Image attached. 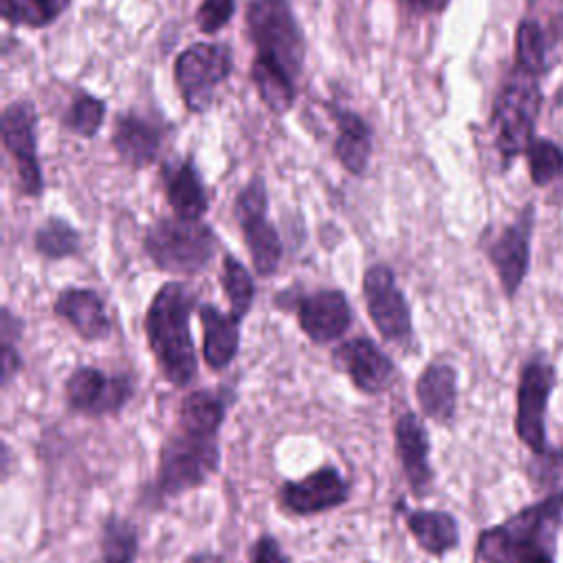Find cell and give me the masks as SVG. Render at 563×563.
<instances>
[{
	"mask_svg": "<svg viewBox=\"0 0 563 563\" xmlns=\"http://www.w3.org/2000/svg\"><path fill=\"white\" fill-rule=\"evenodd\" d=\"M198 306V295L187 282L169 279L156 288L143 314L147 350L172 387H189L198 376V352L191 334V314Z\"/></svg>",
	"mask_w": 563,
	"mask_h": 563,
	"instance_id": "obj_1",
	"label": "cell"
},
{
	"mask_svg": "<svg viewBox=\"0 0 563 563\" xmlns=\"http://www.w3.org/2000/svg\"><path fill=\"white\" fill-rule=\"evenodd\" d=\"M563 521V488L550 490L508 519L484 528L475 541L479 563H537L556 556V532Z\"/></svg>",
	"mask_w": 563,
	"mask_h": 563,
	"instance_id": "obj_2",
	"label": "cell"
},
{
	"mask_svg": "<svg viewBox=\"0 0 563 563\" xmlns=\"http://www.w3.org/2000/svg\"><path fill=\"white\" fill-rule=\"evenodd\" d=\"M218 249V238L202 220L185 218H158L143 235V251L150 262L174 275H198L202 273Z\"/></svg>",
	"mask_w": 563,
	"mask_h": 563,
	"instance_id": "obj_3",
	"label": "cell"
},
{
	"mask_svg": "<svg viewBox=\"0 0 563 563\" xmlns=\"http://www.w3.org/2000/svg\"><path fill=\"white\" fill-rule=\"evenodd\" d=\"M220 468L218 438H200L183 429L172 431L158 446L156 493L161 499L200 488Z\"/></svg>",
	"mask_w": 563,
	"mask_h": 563,
	"instance_id": "obj_4",
	"label": "cell"
},
{
	"mask_svg": "<svg viewBox=\"0 0 563 563\" xmlns=\"http://www.w3.org/2000/svg\"><path fill=\"white\" fill-rule=\"evenodd\" d=\"M556 387V365L545 352H534L528 356L517 376L515 389V418L512 429L517 440L534 455H550L545 416L550 407V396Z\"/></svg>",
	"mask_w": 563,
	"mask_h": 563,
	"instance_id": "obj_5",
	"label": "cell"
},
{
	"mask_svg": "<svg viewBox=\"0 0 563 563\" xmlns=\"http://www.w3.org/2000/svg\"><path fill=\"white\" fill-rule=\"evenodd\" d=\"M541 92L537 86V77L523 70L501 88L495 108H493V132L495 143L501 156L512 161L517 154L526 152L534 141V121L539 114Z\"/></svg>",
	"mask_w": 563,
	"mask_h": 563,
	"instance_id": "obj_6",
	"label": "cell"
},
{
	"mask_svg": "<svg viewBox=\"0 0 563 563\" xmlns=\"http://www.w3.org/2000/svg\"><path fill=\"white\" fill-rule=\"evenodd\" d=\"M361 295L367 317L385 343L409 345L413 341L411 306L389 264L376 262L365 268Z\"/></svg>",
	"mask_w": 563,
	"mask_h": 563,
	"instance_id": "obj_7",
	"label": "cell"
},
{
	"mask_svg": "<svg viewBox=\"0 0 563 563\" xmlns=\"http://www.w3.org/2000/svg\"><path fill=\"white\" fill-rule=\"evenodd\" d=\"M273 303L282 310H295L301 334L314 345L341 341L354 321V310L341 288H319L314 292L290 295L284 290L275 295Z\"/></svg>",
	"mask_w": 563,
	"mask_h": 563,
	"instance_id": "obj_8",
	"label": "cell"
},
{
	"mask_svg": "<svg viewBox=\"0 0 563 563\" xmlns=\"http://www.w3.org/2000/svg\"><path fill=\"white\" fill-rule=\"evenodd\" d=\"M246 26L257 55L275 59L290 77L303 66V40L286 0H253Z\"/></svg>",
	"mask_w": 563,
	"mask_h": 563,
	"instance_id": "obj_9",
	"label": "cell"
},
{
	"mask_svg": "<svg viewBox=\"0 0 563 563\" xmlns=\"http://www.w3.org/2000/svg\"><path fill=\"white\" fill-rule=\"evenodd\" d=\"M134 378L125 372H103L95 365L75 367L64 380V400L70 411L101 418L117 416L134 398Z\"/></svg>",
	"mask_w": 563,
	"mask_h": 563,
	"instance_id": "obj_10",
	"label": "cell"
},
{
	"mask_svg": "<svg viewBox=\"0 0 563 563\" xmlns=\"http://www.w3.org/2000/svg\"><path fill=\"white\" fill-rule=\"evenodd\" d=\"M266 185L262 178H253L235 198V220L242 229L253 271L260 277L275 275L284 257L282 238L277 229L266 220Z\"/></svg>",
	"mask_w": 563,
	"mask_h": 563,
	"instance_id": "obj_11",
	"label": "cell"
},
{
	"mask_svg": "<svg viewBox=\"0 0 563 563\" xmlns=\"http://www.w3.org/2000/svg\"><path fill=\"white\" fill-rule=\"evenodd\" d=\"M534 222H537L534 207L526 205L517 213V218L510 224H506L484 246L486 260L493 266L499 288L508 301H515V297L519 295V290L528 277Z\"/></svg>",
	"mask_w": 563,
	"mask_h": 563,
	"instance_id": "obj_12",
	"label": "cell"
},
{
	"mask_svg": "<svg viewBox=\"0 0 563 563\" xmlns=\"http://www.w3.org/2000/svg\"><path fill=\"white\" fill-rule=\"evenodd\" d=\"M231 75V51L224 44L200 42L185 48L174 66V77L189 110L205 112L213 88Z\"/></svg>",
	"mask_w": 563,
	"mask_h": 563,
	"instance_id": "obj_13",
	"label": "cell"
},
{
	"mask_svg": "<svg viewBox=\"0 0 563 563\" xmlns=\"http://www.w3.org/2000/svg\"><path fill=\"white\" fill-rule=\"evenodd\" d=\"M352 495L350 482L334 464H323L279 486V508L292 517H314L341 508Z\"/></svg>",
	"mask_w": 563,
	"mask_h": 563,
	"instance_id": "obj_14",
	"label": "cell"
},
{
	"mask_svg": "<svg viewBox=\"0 0 563 563\" xmlns=\"http://www.w3.org/2000/svg\"><path fill=\"white\" fill-rule=\"evenodd\" d=\"M332 363L350 378L352 387L365 396H378L396 380V363L369 336L343 339L332 350Z\"/></svg>",
	"mask_w": 563,
	"mask_h": 563,
	"instance_id": "obj_15",
	"label": "cell"
},
{
	"mask_svg": "<svg viewBox=\"0 0 563 563\" xmlns=\"http://www.w3.org/2000/svg\"><path fill=\"white\" fill-rule=\"evenodd\" d=\"M394 451L411 495L418 499L429 497L435 482V471L431 466V438L422 418L411 409L400 411L394 420Z\"/></svg>",
	"mask_w": 563,
	"mask_h": 563,
	"instance_id": "obj_16",
	"label": "cell"
},
{
	"mask_svg": "<svg viewBox=\"0 0 563 563\" xmlns=\"http://www.w3.org/2000/svg\"><path fill=\"white\" fill-rule=\"evenodd\" d=\"M4 147L15 161L20 189L26 196H40L44 189L35 152V110L26 101H15L2 112Z\"/></svg>",
	"mask_w": 563,
	"mask_h": 563,
	"instance_id": "obj_17",
	"label": "cell"
},
{
	"mask_svg": "<svg viewBox=\"0 0 563 563\" xmlns=\"http://www.w3.org/2000/svg\"><path fill=\"white\" fill-rule=\"evenodd\" d=\"M53 314L86 343L106 341L112 332L103 297L88 286H64L53 299Z\"/></svg>",
	"mask_w": 563,
	"mask_h": 563,
	"instance_id": "obj_18",
	"label": "cell"
},
{
	"mask_svg": "<svg viewBox=\"0 0 563 563\" xmlns=\"http://www.w3.org/2000/svg\"><path fill=\"white\" fill-rule=\"evenodd\" d=\"M396 510L402 512L405 528L413 537L416 545L429 556L442 559L460 548L462 532L453 512L438 508H407L402 499L396 504Z\"/></svg>",
	"mask_w": 563,
	"mask_h": 563,
	"instance_id": "obj_19",
	"label": "cell"
},
{
	"mask_svg": "<svg viewBox=\"0 0 563 563\" xmlns=\"http://www.w3.org/2000/svg\"><path fill=\"white\" fill-rule=\"evenodd\" d=\"M413 394L427 420L451 424L457 413V369L446 361L427 363L413 383Z\"/></svg>",
	"mask_w": 563,
	"mask_h": 563,
	"instance_id": "obj_20",
	"label": "cell"
},
{
	"mask_svg": "<svg viewBox=\"0 0 563 563\" xmlns=\"http://www.w3.org/2000/svg\"><path fill=\"white\" fill-rule=\"evenodd\" d=\"M198 321L202 330V361L209 369L222 372L227 369L238 352L242 339V319H238L231 310L224 312L216 303H200L198 306Z\"/></svg>",
	"mask_w": 563,
	"mask_h": 563,
	"instance_id": "obj_21",
	"label": "cell"
},
{
	"mask_svg": "<svg viewBox=\"0 0 563 563\" xmlns=\"http://www.w3.org/2000/svg\"><path fill=\"white\" fill-rule=\"evenodd\" d=\"M233 394L229 389L200 387L185 394L178 402V429L200 435L218 438L222 429Z\"/></svg>",
	"mask_w": 563,
	"mask_h": 563,
	"instance_id": "obj_22",
	"label": "cell"
},
{
	"mask_svg": "<svg viewBox=\"0 0 563 563\" xmlns=\"http://www.w3.org/2000/svg\"><path fill=\"white\" fill-rule=\"evenodd\" d=\"M165 196L178 218L200 220L209 209L205 185L194 163H180L165 174Z\"/></svg>",
	"mask_w": 563,
	"mask_h": 563,
	"instance_id": "obj_23",
	"label": "cell"
},
{
	"mask_svg": "<svg viewBox=\"0 0 563 563\" xmlns=\"http://www.w3.org/2000/svg\"><path fill=\"white\" fill-rule=\"evenodd\" d=\"M112 145L117 154L132 167H147L161 147L158 130L136 117H123L117 123Z\"/></svg>",
	"mask_w": 563,
	"mask_h": 563,
	"instance_id": "obj_24",
	"label": "cell"
},
{
	"mask_svg": "<svg viewBox=\"0 0 563 563\" xmlns=\"http://www.w3.org/2000/svg\"><path fill=\"white\" fill-rule=\"evenodd\" d=\"M336 141L334 154L341 165L352 174H363L372 152V134L365 121L354 112H336Z\"/></svg>",
	"mask_w": 563,
	"mask_h": 563,
	"instance_id": "obj_25",
	"label": "cell"
},
{
	"mask_svg": "<svg viewBox=\"0 0 563 563\" xmlns=\"http://www.w3.org/2000/svg\"><path fill=\"white\" fill-rule=\"evenodd\" d=\"M139 528L117 512L101 521L99 559L101 563H134L139 559Z\"/></svg>",
	"mask_w": 563,
	"mask_h": 563,
	"instance_id": "obj_26",
	"label": "cell"
},
{
	"mask_svg": "<svg viewBox=\"0 0 563 563\" xmlns=\"http://www.w3.org/2000/svg\"><path fill=\"white\" fill-rule=\"evenodd\" d=\"M251 77H253V84L257 86L260 97L273 112L282 114L292 106V99H295L292 77L275 59L266 55H257L253 62Z\"/></svg>",
	"mask_w": 563,
	"mask_h": 563,
	"instance_id": "obj_27",
	"label": "cell"
},
{
	"mask_svg": "<svg viewBox=\"0 0 563 563\" xmlns=\"http://www.w3.org/2000/svg\"><path fill=\"white\" fill-rule=\"evenodd\" d=\"M220 286L224 290L231 312L238 319L249 317L253 301H255V279H253L251 271L233 253H227L222 257Z\"/></svg>",
	"mask_w": 563,
	"mask_h": 563,
	"instance_id": "obj_28",
	"label": "cell"
},
{
	"mask_svg": "<svg viewBox=\"0 0 563 563\" xmlns=\"http://www.w3.org/2000/svg\"><path fill=\"white\" fill-rule=\"evenodd\" d=\"M33 246L46 260H66L77 255L81 235L64 218H46V222L33 233Z\"/></svg>",
	"mask_w": 563,
	"mask_h": 563,
	"instance_id": "obj_29",
	"label": "cell"
},
{
	"mask_svg": "<svg viewBox=\"0 0 563 563\" xmlns=\"http://www.w3.org/2000/svg\"><path fill=\"white\" fill-rule=\"evenodd\" d=\"M528 169L537 187H545L563 178V150L548 139H534L528 150Z\"/></svg>",
	"mask_w": 563,
	"mask_h": 563,
	"instance_id": "obj_30",
	"label": "cell"
},
{
	"mask_svg": "<svg viewBox=\"0 0 563 563\" xmlns=\"http://www.w3.org/2000/svg\"><path fill=\"white\" fill-rule=\"evenodd\" d=\"M515 57H517V70H523L528 75L543 73L545 66V42L541 26L532 20H523L517 29L515 40Z\"/></svg>",
	"mask_w": 563,
	"mask_h": 563,
	"instance_id": "obj_31",
	"label": "cell"
},
{
	"mask_svg": "<svg viewBox=\"0 0 563 563\" xmlns=\"http://www.w3.org/2000/svg\"><path fill=\"white\" fill-rule=\"evenodd\" d=\"M0 330H2V372H0V378H2V387H9V383L24 367V358H22V352L18 347L24 323L18 314L11 312L9 306L2 308Z\"/></svg>",
	"mask_w": 563,
	"mask_h": 563,
	"instance_id": "obj_32",
	"label": "cell"
},
{
	"mask_svg": "<svg viewBox=\"0 0 563 563\" xmlns=\"http://www.w3.org/2000/svg\"><path fill=\"white\" fill-rule=\"evenodd\" d=\"M0 7L9 24L24 26H46L59 13L51 0H0Z\"/></svg>",
	"mask_w": 563,
	"mask_h": 563,
	"instance_id": "obj_33",
	"label": "cell"
},
{
	"mask_svg": "<svg viewBox=\"0 0 563 563\" xmlns=\"http://www.w3.org/2000/svg\"><path fill=\"white\" fill-rule=\"evenodd\" d=\"M103 114H106V106H103L101 99H97V97H92V95H81V97L70 106L66 125H68L75 134H79V136H92V134L101 128Z\"/></svg>",
	"mask_w": 563,
	"mask_h": 563,
	"instance_id": "obj_34",
	"label": "cell"
},
{
	"mask_svg": "<svg viewBox=\"0 0 563 563\" xmlns=\"http://www.w3.org/2000/svg\"><path fill=\"white\" fill-rule=\"evenodd\" d=\"M233 11H235V0H205L196 13V22L200 31L216 33L231 20Z\"/></svg>",
	"mask_w": 563,
	"mask_h": 563,
	"instance_id": "obj_35",
	"label": "cell"
},
{
	"mask_svg": "<svg viewBox=\"0 0 563 563\" xmlns=\"http://www.w3.org/2000/svg\"><path fill=\"white\" fill-rule=\"evenodd\" d=\"M251 563H292V559L284 552L282 543L271 534L264 532L251 543Z\"/></svg>",
	"mask_w": 563,
	"mask_h": 563,
	"instance_id": "obj_36",
	"label": "cell"
},
{
	"mask_svg": "<svg viewBox=\"0 0 563 563\" xmlns=\"http://www.w3.org/2000/svg\"><path fill=\"white\" fill-rule=\"evenodd\" d=\"M416 13H440L446 9L449 0H405Z\"/></svg>",
	"mask_w": 563,
	"mask_h": 563,
	"instance_id": "obj_37",
	"label": "cell"
},
{
	"mask_svg": "<svg viewBox=\"0 0 563 563\" xmlns=\"http://www.w3.org/2000/svg\"><path fill=\"white\" fill-rule=\"evenodd\" d=\"M183 563H224V559L218 552L198 550V552H191Z\"/></svg>",
	"mask_w": 563,
	"mask_h": 563,
	"instance_id": "obj_38",
	"label": "cell"
},
{
	"mask_svg": "<svg viewBox=\"0 0 563 563\" xmlns=\"http://www.w3.org/2000/svg\"><path fill=\"white\" fill-rule=\"evenodd\" d=\"M51 2H53V4H55V9H57V11H59V13H62V11H64V9H66V4H68V0H51Z\"/></svg>",
	"mask_w": 563,
	"mask_h": 563,
	"instance_id": "obj_39",
	"label": "cell"
},
{
	"mask_svg": "<svg viewBox=\"0 0 563 563\" xmlns=\"http://www.w3.org/2000/svg\"><path fill=\"white\" fill-rule=\"evenodd\" d=\"M556 464L563 468V446L556 451Z\"/></svg>",
	"mask_w": 563,
	"mask_h": 563,
	"instance_id": "obj_40",
	"label": "cell"
}]
</instances>
